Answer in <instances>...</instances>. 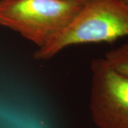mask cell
Instances as JSON below:
<instances>
[{"instance_id": "obj_1", "label": "cell", "mask_w": 128, "mask_h": 128, "mask_svg": "<svg viewBox=\"0 0 128 128\" xmlns=\"http://www.w3.org/2000/svg\"><path fill=\"white\" fill-rule=\"evenodd\" d=\"M123 36H128V4L120 0H87L73 22L38 48L34 58L49 59L69 46L112 42Z\"/></svg>"}, {"instance_id": "obj_2", "label": "cell", "mask_w": 128, "mask_h": 128, "mask_svg": "<svg viewBox=\"0 0 128 128\" xmlns=\"http://www.w3.org/2000/svg\"><path fill=\"white\" fill-rule=\"evenodd\" d=\"M83 4L76 0H0V25L38 48L67 27Z\"/></svg>"}, {"instance_id": "obj_3", "label": "cell", "mask_w": 128, "mask_h": 128, "mask_svg": "<svg viewBox=\"0 0 128 128\" xmlns=\"http://www.w3.org/2000/svg\"><path fill=\"white\" fill-rule=\"evenodd\" d=\"M90 110L98 128H128V78L116 71L105 58L90 66Z\"/></svg>"}, {"instance_id": "obj_4", "label": "cell", "mask_w": 128, "mask_h": 128, "mask_svg": "<svg viewBox=\"0 0 128 128\" xmlns=\"http://www.w3.org/2000/svg\"><path fill=\"white\" fill-rule=\"evenodd\" d=\"M105 59L116 71L128 78V42L108 50Z\"/></svg>"}, {"instance_id": "obj_5", "label": "cell", "mask_w": 128, "mask_h": 128, "mask_svg": "<svg viewBox=\"0 0 128 128\" xmlns=\"http://www.w3.org/2000/svg\"><path fill=\"white\" fill-rule=\"evenodd\" d=\"M76 1H78V2H81V3H85L87 0H76Z\"/></svg>"}, {"instance_id": "obj_6", "label": "cell", "mask_w": 128, "mask_h": 128, "mask_svg": "<svg viewBox=\"0 0 128 128\" xmlns=\"http://www.w3.org/2000/svg\"><path fill=\"white\" fill-rule=\"evenodd\" d=\"M120 1H122V2H123L124 3H125V4H128V0H120Z\"/></svg>"}]
</instances>
